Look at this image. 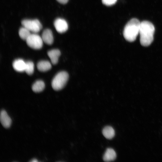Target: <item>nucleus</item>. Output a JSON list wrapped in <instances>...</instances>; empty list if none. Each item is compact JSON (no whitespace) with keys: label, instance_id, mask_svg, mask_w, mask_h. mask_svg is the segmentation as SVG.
I'll use <instances>...</instances> for the list:
<instances>
[{"label":"nucleus","instance_id":"7","mask_svg":"<svg viewBox=\"0 0 162 162\" xmlns=\"http://www.w3.org/2000/svg\"><path fill=\"white\" fill-rule=\"evenodd\" d=\"M0 120L1 124L4 128H8L10 126L12 120L6 111L4 110L1 111Z\"/></svg>","mask_w":162,"mask_h":162},{"label":"nucleus","instance_id":"4","mask_svg":"<svg viewBox=\"0 0 162 162\" xmlns=\"http://www.w3.org/2000/svg\"><path fill=\"white\" fill-rule=\"evenodd\" d=\"M23 26L30 32L37 33L42 29V26L39 21L37 19H24L21 22Z\"/></svg>","mask_w":162,"mask_h":162},{"label":"nucleus","instance_id":"10","mask_svg":"<svg viewBox=\"0 0 162 162\" xmlns=\"http://www.w3.org/2000/svg\"><path fill=\"white\" fill-rule=\"evenodd\" d=\"M13 66L16 71L19 72H23L25 69L26 62L21 59L15 60L13 63Z\"/></svg>","mask_w":162,"mask_h":162},{"label":"nucleus","instance_id":"17","mask_svg":"<svg viewBox=\"0 0 162 162\" xmlns=\"http://www.w3.org/2000/svg\"><path fill=\"white\" fill-rule=\"evenodd\" d=\"M117 0H102L103 3L107 6H111L115 4Z\"/></svg>","mask_w":162,"mask_h":162},{"label":"nucleus","instance_id":"12","mask_svg":"<svg viewBox=\"0 0 162 162\" xmlns=\"http://www.w3.org/2000/svg\"><path fill=\"white\" fill-rule=\"evenodd\" d=\"M37 67L39 71L45 72L51 69L52 65L50 63L49 61L43 60L40 61L38 63Z\"/></svg>","mask_w":162,"mask_h":162},{"label":"nucleus","instance_id":"8","mask_svg":"<svg viewBox=\"0 0 162 162\" xmlns=\"http://www.w3.org/2000/svg\"><path fill=\"white\" fill-rule=\"evenodd\" d=\"M41 38L43 41L48 45L52 44L53 42V37L52 31L49 29H45L43 32Z\"/></svg>","mask_w":162,"mask_h":162},{"label":"nucleus","instance_id":"6","mask_svg":"<svg viewBox=\"0 0 162 162\" xmlns=\"http://www.w3.org/2000/svg\"><path fill=\"white\" fill-rule=\"evenodd\" d=\"M54 25L56 30L60 33H64L68 29V26L67 22L62 19H56L54 21Z\"/></svg>","mask_w":162,"mask_h":162},{"label":"nucleus","instance_id":"19","mask_svg":"<svg viewBox=\"0 0 162 162\" xmlns=\"http://www.w3.org/2000/svg\"><path fill=\"white\" fill-rule=\"evenodd\" d=\"M30 161L32 162H38L37 159L36 158H34L32 159Z\"/></svg>","mask_w":162,"mask_h":162},{"label":"nucleus","instance_id":"11","mask_svg":"<svg viewBox=\"0 0 162 162\" xmlns=\"http://www.w3.org/2000/svg\"><path fill=\"white\" fill-rule=\"evenodd\" d=\"M47 54L50 58L52 63L56 64L58 62L61 52L58 49H53L49 51Z\"/></svg>","mask_w":162,"mask_h":162},{"label":"nucleus","instance_id":"5","mask_svg":"<svg viewBox=\"0 0 162 162\" xmlns=\"http://www.w3.org/2000/svg\"><path fill=\"white\" fill-rule=\"evenodd\" d=\"M26 41L28 45L33 49H39L43 46V41L41 37L37 33L31 34Z\"/></svg>","mask_w":162,"mask_h":162},{"label":"nucleus","instance_id":"9","mask_svg":"<svg viewBox=\"0 0 162 162\" xmlns=\"http://www.w3.org/2000/svg\"><path fill=\"white\" fill-rule=\"evenodd\" d=\"M116 157V154L114 150L112 148H107L103 157L104 161L109 162L114 160Z\"/></svg>","mask_w":162,"mask_h":162},{"label":"nucleus","instance_id":"18","mask_svg":"<svg viewBox=\"0 0 162 162\" xmlns=\"http://www.w3.org/2000/svg\"><path fill=\"white\" fill-rule=\"evenodd\" d=\"M58 2L62 4H65L68 1V0H56Z\"/></svg>","mask_w":162,"mask_h":162},{"label":"nucleus","instance_id":"16","mask_svg":"<svg viewBox=\"0 0 162 162\" xmlns=\"http://www.w3.org/2000/svg\"><path fill=\"white\" fill-rule=\"evenodd\" d=\"M34 65L33 63L31 61L26 62V66L25 71L28 75H32L34 72Z\"/></svg>","mask_w":162,"mask_h":162},{"label":"nucleus","instance_id":"1","mask_svg":"<svg viewBox=\"0 0 162 162\" xmlns=\"http://www.w3.org/2000/svg\"><path fill=\"white\" fill-rule=\"evenodd\" d=\"M154 26L151 22L147 21L141 22L139 34L141 45L148 46L152 43L154 39Z\"/></svg>","mask_w":162,"mask_h":162},{"label":"nucleus","instance_id":"14","mask_svg":"<svg viewBox=\"0 0 162 162\" xmlns=\"http://www.w3.org/2000/svg\"><path fill=\"white\" fill-rule=\"evenodd\" d=\"M45 88V84L44 82L41 80L36 81L32 85V89L35 92H41Z\"/></svg>","mask_w":162,"mask_h":162},{"label":"nucleus","instance_id":"3","mask_svg":"<svg viewBox=\"0 0 162 162\" xmlns=\"http://www.w3.org/2000/svg\"><path fill=\"white\" fill-rule=\"evenodd\" d=\"M68 77V74L65 71L58 73L52 81L51 84L52 88L56 91L62 89L66 85Z\"/></svg>","mask_w":162,"mask_h":162},{"label":"nucleus","instance_id":"2","mask_svg":"<svg viewBox=\"0 0 162 162\" xmlns=\"http://www.w3.org/2000/svg\"><path fill=\"white\" fill-rule=\"evenodd\" d=\"M140 23L138 20L133 18L129 21L125 26L123 34L125 39L128 41H134L139 33Z\"/></svg>","mask_w":162,"mask_h":162},{"label":"nucleus","instance_id":"13","mask_svg":"<svg viewBox=\"0 0 162 162\" xmlns=\"http://www.w3.org/2000/svg\"><path fill=\"white\" fill-rule=\"evenodd\" d=\"M102 133L104 136L108 139H112L115 135L114 129L110 126L105 127L103 129Z\"/></svg>","mask_w":162,"mask_h":162},{"label":"nucleus","instance_id":"15","mask_svg":"<svg viewBox=\"0 0 162 162\" xmlns=\"http://www.w3.org/2000/svg\"><path fill=\"white\" fill-rule=\"evenodd\" d=\"M31 34L29 30L24 27L21 28L19 31V34L20 38L26 41Z\"/></svg>","mask_w":162,"mask_h":162}]
</instances>
